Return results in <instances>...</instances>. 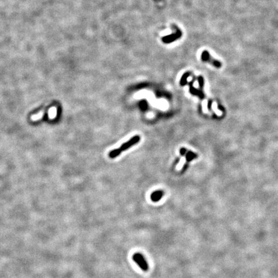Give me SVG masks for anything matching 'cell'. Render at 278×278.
Listing matches in <instances>:
<instances>
[{"label": "cell", "instance_id": "6da1fadb", "mask_svg": "<svg viewBox=\"0 0 278 278\" xmlns=\"http://www.w3.org/2000/svg\"><path fill=\"white\" fill-rule=\"evenodd\" d=\"M201 59L204 62H207L210 63V64L213 65L214 66H215L217 68H220L221 66H222V62H221L218 60H216L214 59L212 56H211L208 51L207 50H204L202 52L201 55Z\"/></svg>", "mask_w": 278, "mask_h": 278}, {"label": "cell", "instance_id": "7a4b0ae2", "mask_svg": "<svg viewBox=\"0 0 278 278\" xmlns=\"http://www.w3.org/2000/svg\"><path fill=\"white\" fill-rule=\"evenodd\" d=\"M133 260L138 264L139 267L141 268L142 270L144 271H146L148 270V265L146 261L145 260L144 258L143 255L140 254H135L133 256Z\"/></svg>", "mask_w": 278, "mask_h": 278}, {"label": "cell", "instance_id": "3957f363", "mask_svg": "<svg viewBox=\"0 0 278 278\" xmlns=\"http://www.w3.org/2000/svg\"><path fill=\"white\" fill-rule=\"evenodd\" d=\"M173 27H175V28L176 29V32L174 33L171 35H169V36H167L164 37L162 38V41H163L164 43H172V42L174 41L177 40L178 39L180 38V37H181V36H182L181 30H180L179 28L176 26V25H175V26L174 25Z\"/></svg>", "mask_w": 278, "mask_h": 278}, {"label": "cell", "instance_id": "277c9868", "mask_svg": "<svg viewBox=\"0 0 278 278\" xmlns=\"http://www.w3.org/2000/svg\"><path fill=\"white\" fill-rule=\"evenodd\" d=\"M139 140H140V137H138V136H135V137H133L130 140L124 144H123L120 149H121L122 151L126 150L128 148L131 147L136 143H137Z\"/></svg>", "mask_w": 278, "mask_h": 278}, {"label": "cell", "instance_id": "5b68a950", "mask_svg": "<svg viewBox=\"0 0 278 278\" xmlns=\"http://www.w3.org/2000/svg\"><path fill=\"white\" fill-rule=\"evenodd\" d=\"M163 196V192L161 191H157L154 192L153 193L151 194V198L153 201H158L162 198Z\"/></svg>", "mask_w": 278, "mask_h": 278}, {"label": "cell", "instance_id": "8992f818", "mask_svg": "<svg viewBox=\"0 0 278 278\" xmlns=\"http://www.w3.org/2000/svg\"><path fill=\"white\" fill-rule=\"evenodd\" d=\"M190 92L193 95H197L199 96L200 98H204V95L203 94V93L201 92V91H199L197 89H195V88L193 86H192V83H191L190 84Z\"/></svg>", "mask_w": 278, "mask_h": 278}, {"label": "cell", "instance_id": "52a82bcc", "mask_svg": "<svg viewBox=\"0 0 278 278\" xmlns=\"http://www.w3.org/2000/svg\"><path fill=\"white\" fill-rule=\"evenodd\" d=\"M190 75H191V74L189 73V72H186L185 74L183 75V76H182V77L181 79V81H180V85H181V86H184V85L187 84V78L189 77V76Z\"/></svg>", "mask_w": 278, "mask_h": 278}, {"label": "cell", "instance_id": "ba28073f", "mask_svg": "<svg viewBox=\"0 0 278 278\" xmlns=\"http://www.w3.org/2000/svg\"><path fill=\"white\" fill-rule=\"evenodd\" d=\"M121 151H122V150L121 149H116L115 150H113L110 153V154H109L110 157L112 158V159H113V158H115L116 157H117L118 155H119V154L121 153Z\"/></svg>", "mask_w": 278, "mask_h": 278}, {"label": "cell", "instance_id": "9c48e42d", "mask_svg": "<svg viewBox=\"0 0 278 278\" xmlns=\"http://www.w3.org/2000/svg\"><path fill=\"white\" fill-rule=\"evenodd\" d=\"M197 154H195L194 153H193L192 152H191V151H189V152L187 153V154H186V159H187V161H191L192 160V159H194V158H196L197 157Z\"/></svg>", "mask_w": 278, "mask_h": 278}, {"label": "cell", "instance_id": "30bf717a", "mask_svg": "<svg viewBox=\"0 0 278 278\" xmlns=\"http://www.w3.org/2000/svg\"><path fill=\"white\" fill-rule=\"evenodd\" d=\"M185 162V159H184V158H182V159L180 160V162H179L178 165L177 166V167H176V169H178V170L182 168V167H183V166H184V164Z\"/></svg>", "mask_w": 278, "mask_h": 278}, {"label": "cell", "instance_id": "8fae6325", "mask_svg": "<svg viewBox=\"0 0 278 278\" xmlns=\"http://www.w3.org/2000/svg\"><path fill=\"white\" fill-rule=\"evenodd\" d=\"M198 82H199V84H200V88L203 87L204 84V79H203V77H202L201 76H200V77H198Z\"/></svg>", "mask_w": 278, "mask_h": 278}, {"label": "cell", "instance_id": "7c38bea8", "mask_svg": "<svg viewBox=\"0 0 278 278\" xmlns=\"http://www.w3.org/2000/svg\"><path fill=\"white\" fill-rule=\"evenodd\" d=\"M185 151H186V150L185 149V148H182V149L180 150V153L182 154H184L185 153Z\"/></svg>", "mask_w": 278, "mask_h": 278}]
</instances>
